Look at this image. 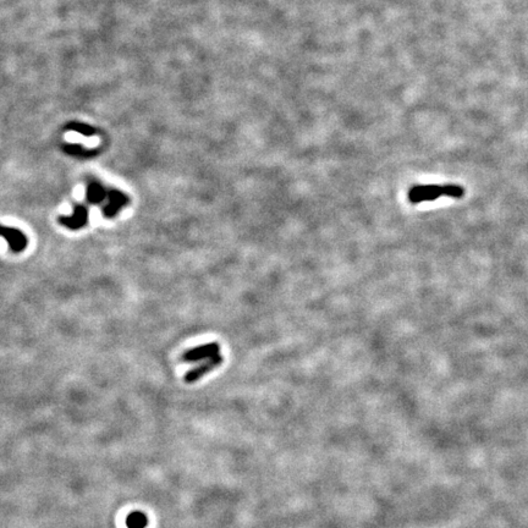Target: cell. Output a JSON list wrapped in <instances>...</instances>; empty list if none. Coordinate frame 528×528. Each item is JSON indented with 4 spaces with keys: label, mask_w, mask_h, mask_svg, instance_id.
<instances>
[{
    "label": "cell",
    "mask_w": 528,
    "mask_h": 528,
    "mask_svg": "<svg viewBox=\"0 0 528 528\" xmlns=\"http://www.w3.org/2000/svg\"><path fill=\"white\" fill-rule=\"evenodd\" d=\"M87 198L91 202H99L103 198V188L100 187V185H91L89 191L87 190Z\"/></svg>",
    "instance_id": "8992f818"
},
{
    "label": "cell",
    "mask_w": 528,
    "mask_h": 528,
    "mask_svg": "<svg viewBox=\"0 0 528 528\" xmlns=\"http://www.w3.org/2000/svg\"><path fill=\"white\" fill-rule=\"evenodd\" d=\"M223 363V357L220 356V355H218V356L215 357H212L209 358V360L207 361V362L202 363L201 366H198V367L191 369L190 372H187L185 376V382L186 383H195L198 380L199 378H202L203 376H206V374L208 373V372H210L212 369L217 368L219 367V366Z\"/></svg>",
    "instance_id": "3957f363"
},
{
    "label": "cell",
    "mask_w": 528,
    "mask_h": 528,
    "mask_svg": "<svg viewBox=\"0 0 528 528\" xmlns=\"http://www.w3.org/2000/svg\"><path fill=\"white\" fill-rule=\"evenodd\" d=\"M219 355V345L217 343H210L202 346L195 347L188 351H186L182 355V361L185 362H198L201 360H207V358L215 357Z\"/></svg>",
    "instance_id": "7a4b0ae2"
},
{
    "label": "cell",
    "mask_w": 528,
    "mask_h": 528,
    "mask_svg": "<svg viewBox=\"0 0 528 528\" xmlns=\"http://www.w3.org/2000/svg\"><path fill=\"white\" fill-rule=\"evenodd\" d=\"M127 528H146L148 526V519L141 511H133L126 517Z\"/></svg>",
    "instance_id": "5b68a950"
},
{
    "label": "cell",
    "mask_w": 528,
    "mask_h": 528,
    "mask_svg": "<svg viewBox=\"0 0 528 528\" xmlns=\"http://www.w3.org/2000/svg\"><path fill=\"white\" fill-rule=\"evenodd\" d=\"M442 196L460 199L465 196V188L456 184L415 185L414 187L410 188L407 193L409 202H411L412 204L436 201Z\"/></svg>",
    "instance_id": "6da1fadb"
},
{
    "label": "cell",
    "mask_w": 528,
    "mask_h": 528,
    "mask_svg": "<svg viewBox=\"0 0 528 528\" xmlns=\"http://www.w3.org/2000/svg\"><path fill=\"white\" fill-rule=\"evenodd\" d=\"M2 236L9 241L10 247L13 252H21L26 248L27 240L26 236L18 230L12 229V228H6V226H2Z\"/></svg>",
    "instance_id": "277c9868"
}]
</instances>
